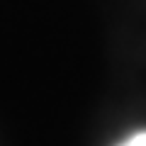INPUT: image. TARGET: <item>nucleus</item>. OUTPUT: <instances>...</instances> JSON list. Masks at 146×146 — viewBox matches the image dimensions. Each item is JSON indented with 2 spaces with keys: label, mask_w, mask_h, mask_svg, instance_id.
I'll return each instance as SVG.
<instances>
[{
  "label": "nucleus",
  "mask_w": 146,
  "mask_h": 146,
  "mask_svg": "<svg viewBox=\"0 0 146 146\" xmlns=\"http://www.w3.org/2000/svg\"><path fill=\"white\" fill-rule=\"evenodd\" d=\"M119 146H146V129L144 131H136V134H131V136H127Z\"/></svg>",
  "instance_id": "obj_1"
}]
</instances>
